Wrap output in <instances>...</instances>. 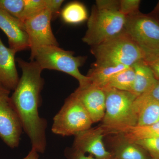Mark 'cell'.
<instances>
[{
	"mask_svg": "<svg viewBox=\"0 0 159 159\" xmlns=\"http://www.w3.org/2000/svg\"><path fill=\"white\" fill-rule=\"evenodd\" d=\"M22 74L11 97L21 122L23 130L30 139L31 148L43 153L47 147L48 123L40 116L39 108L43 85V70L36 61L18 59Z\"/></svg>",
	"mask_w": 159,
	"mask_h": 159,
	"instance_id": "obj_1",
	"label": "cell"
},
{
	"mask_svg": "<svg viewBox=\"0 0 159 159\" xmlns=\"http://www.w3.org/2000/svg\"><path fill=\"white\" fill-rule=\"evenodd\" d=\"M103 89L106 94V109L100 126L105 135L120 129L137 125L138 120L133 107L136 95L112 88Z\"/></svg>",
	"mask_w": 159,
	"mask_h": 159,
	"instance_id": "obj_2",
	"label": "cell"
},
{
	"mask_svg": "<svg viewBox=\"0 0 159 159\" xmlns=\"http://www.w3.org/2000/svg\"><path fill=\"white\" fill-rule=\"evenodd\" d=\"M91 52L99 65L132 66L144 60L142 51L124 30L121 33L98 45L91 47Z\"/></svg>",
	"mask_w": 159,
	"mask_h": 159,
	"instance_id": "obj_3",
	"label": "cell"
},
{
	"mask_svg": "<svg viewBox=\"0 0 159 159\" xmlns=\"http://www.w3.org/2000/svg\"><path fill=\"white\" fill-rule=\"evenodd\" d=\"M74 54L72 51H66L59 46H44L35 50L30 59L36 61L43 70H55L70 75L78 81L79 87H83L90 84L89 77L79 70L85 58L75 57Z\"/></svg>",
	"mask_w": 159,
	"mask_h": 159,
	"instance_id": "obj_4",
	"label": "cell"
},
{
	"mask_svg": "<svg viewBox=\"0 0 159 159\" xmlns=\"http://www.w3.org/2000/svg\"><path fill=\"white\" fill-rule=\"evenodd\" d=\"M124 30L142 51L146 62L159 57V22L139 12L126 16Z\"/></svg>",
	"mask_w": 159,
	"mask_h": 159,
	"instance_id": "obj_5",
	"label": "cell"
},
{
	"mask_svg": "<svg viewBox=\"0 0 159 159\" xmlns=\"http://www.w3.org/2000/svg\"><path fill=\"white\" fill-rule=\"evenodd\" d=\"M125 20L126 17L118 9L99 8L94 5L82 41L91 47L98 45L124 31Z\"/></svg>",
	"mask_w": 159,
	"mask_h": 159,
	"instance_id": "obj_6",
	"label": "cell"
},
{
	"mask_svg": "<svg viewBox=\"0 0 159 159\" xmlns=\"http://www.w3.org/2000/svg\"><path fill=\"white\" fill-rule=\"evenodd\" d=\"M93 124L85 107L73 93L54 117L51 131L61 136H75L91 128Z\"/></svg>",
	"mask_w": 159,
	"mask_h": 159,
	"instance_id": "obj_7",
	"label": "cell"
},
{
	"mask_svg": "<svg viewBox=\"0 0 159 159\" xmlns=\"http://www.w3.org/2000/svg\"><path fill=\"white\" fill-rule=\"evenodd\" d=\"M9 93L10 91L0 84V138L9 147L15 148L19 145L23 129Z\"/></svg>",
	"mask_w": 159,
	"mask_h": 159,
	"instance_id": "obj_8",
	"label": "cell"
},
{
	"mask_svg": "<svg viewBox=\"0 0 159 159\" xmlns=\"http://www.w3.org/2000/svg\"><path fill=\"white\" fill-rule=\"evenodd\" d=\"M52 13L46 9L24 22L29 37L31 55L35 50L44 46H59L52 31Z\"/></svg>",
	"mask_w": 159,
	"mask_h": 159,
	"instance_id": "obj_9",
	"label": "cell"
},
{
	"mask_svg": "<svg viewBox=\"0 0 159 159\" xmlns=\"http://www.w3.org/2000/svg\"><path fill=\"white\" fill-rule=\"evenodd\" d=\"M105 136L100 125L89 129L74 136L72 149L89 153L97 159H114L112 154L106 149L103 142Z\"/></svg>",
	"mask_w": 159,
	"mask_h": 159,
	"instance_id": "obj_10",
	"label": "cell"
},
{
	"mask_svg": "<svg viewBox=\"0 0 159 159\" xmlns=\"http://www.w3.org/2000/svg\"><path fill=\"white\" fill-rule=\"evenodd\" d=\"M87 111L93 123L102 121L106 109V94L102 89L89 84L73 93Z\"/></svg>",
	"mask_w": 159,
	"mask_h": 159,
	"instance_id": "obj_11",
	"label": "cell"
},
{
	"mask_svg": "<svg viewBox=\"0 0 159 159\" xmlns=\"http://www.w3.org/2000/svg\"><path fill=\"white\" fill-rule=\"evenodd\" d=\"M0 29L6 34L9 48L16 53L30 49L24 23L0 9Z\"/></svg>",
	"mask_w": 159,
	"mask_h": 159,
	"instance_id": "obj_12",
	"label": "cell"
},
{
	"mask_svg": "<svg viewBox=\"0 0 159 159\" xmlns=\"http://www.w3.org/2000/svg\"><path fill=\"white\" fill-rule=\"evenodd\" d=\"M16 53L5 46L0 38V84L9 91H14L19 81L15 61Z\"/></svg>",
	"mask_w": 159,
	"mask_h": 159,
	"instance_id": "obj_13",
	"label": "cell"
},
{
	"mask_svg": "<svg viewBox=\"0 0 159 159\" xmlns=\"http://www.w3.org/2000/svg\"><path fill=\"white\" fill-rule=\"evenodd\" d=\"M133 107L138 120L137 125H150L159 122V101L148 94L137 97Z\"/></svg>",
	"mask_w": 159,
	"mask_h": 159,
	"instance_id": "obj_14",
	"label": "cell"
},
{
	"mask_svg": "<svg viewBox=\"0 0 159 159\" xmlns=\"http://www.w3.org/2000/svg\"><path fill=\"white\" fill-rule=\"evenodd\" d=\"M132 66L134 70L135 79L132 93L137 97L147 93L153 88L158 80L145 61H138Z\"/></svg>",
	"mask_w": 159,
	"mask_h": 159,
	"instance_id": "obj_15",
	"label": "cell"
},
{
	"mask_svg": "<svg viewBox=\"0 0 159 159\" xmlns=\"http://www.w3.org/2000/svg\"><path fill=\"white\" fill-rule=\"evenodd\" d=\"M110 134L116 135L117 140L135 143L143 139L159 137V122L150 125L128 126L115 131Z\"/></svg>",
	"mask_w": 159,
	"mask_h": 159,
	"instance_id": "obj_16",
	"label": "cell"
},
{
	"mask_svg": "<svg viewBox=\"0 0 159 159\" xmlns=\"http://www.w3.org/2000/svg\"><path fill=\"white\" fill-rule=\"evenodd\" d=\"M129 67L123 65H99L94 63L86 75L90 84L103 89L114 75Z\"/></svg>",
	"mask_w": 159,
	"mask_h": 159,
	"instance_id": "obj_17",
	"label": "cell"
},
{
	"mask_svg": "<svg viewBox=\"0 0 159 159\" xmlns=\"http://www.w3.org/2000/svg\"><path fill=\"white\" fill-rule=\"evenodd\" d=\"M116 144L111 152L114 159H152L136 143L117 140Z\"/></svg>",
	"mask_w": 159,
	"mask_h": 159,
	"instance_id": "obj_18",
	"label": "cell"
},
{
	"mask_svg": "<svg viewBox=\"0 0 159 159\" xmlns=\"http://www.w3.org/2000/svg\"><path fill=\"white\" fill-rule=\"evenodd\" d=\"M61 16L65 22L70 25L80 24L89 18L85 6L77 2L66 5L61 11Z\"/></svg>",
	"mask_w": 159,
	"mask_h": 159,
	"instance_id": "obj_19",
	"label": "cell"
},
{
	"mask_svg": "<svg viewBox=\"0 0 159 159\" xmlns=\"http://www.w3.org/2000/svg\"><path fill=\"white\" fill-rule=\"evenodd\" d=\"M134 79V70L133 66L129 67L114 75L103 89L112 88L119 90L131 92Z\"/></svg>",
	"mask_w": 159,
	"mask_h": 159,
	"instance_id": "obj_20",
	"label": "cell"
},
{
	"mask_svg": "<svg viewBox=\"0 0 159 159\" xmlns=\"http://www.w3.org/2000/svg\"><path fill=\"white\" fill-rule=\"evenodd\" d=\"M25 0H0V9L21 20Z\"/></svg>",
	"mask_w": 159,
	"mask_h": 159,
	"instance_id": "obj_21",
	"label": "cell"
},
{
	"mask_svg": "<svg viewBox=\"0 0 159 159\" xmlns=\"http://www.w3.org/2000/svg\"><path fill=\"white\" fill-rule=\"evenodd\" d=\"M46 9V0H25V8L21 21L24 23L26 20Z\"/></svg>",
	"mask_w": 159,
	"mask_h": 159,
	"instance_id": "obj_22",
	"label": "cell"
},
{
	"mask_svg": "<svg viewBox=\"0 0 159 159\" xmlns=\"http://www.w3.org/2000/svg\"><path fill=\"white\" fill-rule=\"evenodd\" d=\"M135 143L147 152L152 159H159V137L143 139Z\"/></svg>",
	"mask_w": 159,
	"mask_h": 159,
	"instance_id": "obj_23",
	"label": "cell"
},
{
	"mask_svg": "<svg viewBox=\"0 0 159 159\" xmlns=\"http://www.w3.org/2000/svg\"><path fill=\"white\" fill-rule=\"evenodd\" d=\"M141 2L140 0H120L119 11L125 17L136 14L140 12Z\"/></svg>",
	"mask_w": 159,
	"mask_h": 159,
	"instance_id": "obj_24",
	"label": "cell"
},
{
	"mask_svg": "<svg viewBox=\"0 0 159 159\" xmlns=\"http://www.w3.org/2000/svg\"><path fill=\"white\" fill-rule=\"evenodd\" d=\"M95 6L99 8L116 9L119 10V1L117 0H97Z\"/></svg>",
	"mask_w": 159,
	"mask_h": 159,
	"instance_id": "obj_25",
	"label": "cell"
},
{
	"mask_svg": "<svg viewBox=\"0 0 159 159\" xmlns=\"http://www.w3.org/2000/svg\"><path fill=\"white\" fill-rule=\"evenodd\" d=\"M63 2V0H46V8L51 11L53 17L59 12Z\"/></svg>",
	"mask_w": 159,
	"mask_h": 159,
	"instance_id": "obj_26",
	"label": "cell"
},
{
	"mask_svg": "<svg viewBox=\"0 0 159 159\" xmlns=\"http://www.w3.org/2000/svg\"><path fill=\"white\" fill-rule=\"evenodd\" d=\"M66 155L69 159H97L93 156H86L85 154L74 150L72 148L70 151L66 152Z\"/></svg>",
	"mask_w": 159,
	"mask_h": 159,
	"instance_id": "obj_27",
	"label": "cell"
},
{
	"mask_svg": "<svg viewBox=\"0 0 159 159\" xmlns=\"http://www.w3.org/2000/svg\"><path fill=\"white\" fill-rule=\"evenodd\" d=\"M147 63L153 71L156 78L158 80H159V57L152 61Z\"/></svg>",
	"mask_w": 159,
	"mask_h": 159,
	"instance_id": "obj_28",
	"label": "cell"
},
{
	"mask_svg": "<svg viewBox=\"0 0 159 159\" xmlns=\"http://www.w3.org/2000/svg\"><path fill=\"white\" fill-rule=\"evenodd\" d=\"M152 98L159 101V80L157 81V83L152 89L150 92L147 93Z\"/></svg>",
	"mask_w": 159,
	"mask_h": 159,
	"instance_id": "obj_29",
	"label": "cell"
},
{
	"mask_svg": "<svg viewBox=\"0 0 159 159\" xmlns=\"http://www.w3.org/2000/svg\"><path fill=\"white\" fill-rule=\"evenodd\" d=\"M39 155L38 152L33 148H31L27 156L23 159H39Z\"/></svg>",
	"mask_w": 159,
	"mask_h": 159,
	"instance_id": "obj_30",
	"label": "cell"
},
{
	"mask_svg": "<svg viewBox=\"0 0 159 159\" xmlns=\"http://www.w3.org/2000/svg\"><path fill=\"white\" fill-rule=\"evenodd\" d=\"M153 13L156 17H153H153H154L159 22V1L154 10Z\"/></svg>",
	"mask_w": 159,
	"mask_h": 159,
	"instance_id": "obj_31",
	"label": "cell"
},
{
	"mask_svg": "<svg viewBox=\"0 0 159 159\" xmlns=\"http://www.w3.org/2000/svg\"></svg>",
	"mask_w": 159,
	"mask_h": 159,
	"instance_id": "obj_32",
	"label": "cell"
}]
</instances>
